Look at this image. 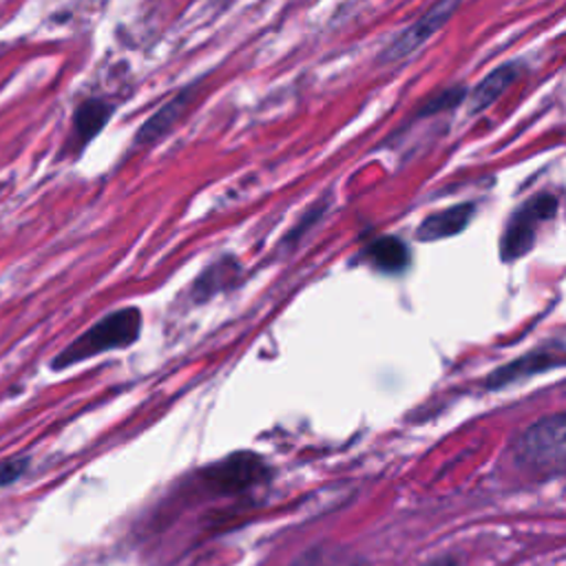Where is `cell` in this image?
I'll return each mask as SVG.
<instances>
[{"mask_svg": "<svg viewBox=\"0 0 566 566\" xmlns=\"http://www.w3.org/2000/svg\"><path fill=\"white\" fill-rule=\"evenodd\" d=\"M142 312L138 308H122L98 323H94L85 334H81L65 352L54 359V370H65L76 363L89 361L111 350H125L140 339Z\"/></svg>", "mask_w": 566, "mask_h": 566, "instance_id": "obj_1", "label": "cell"}, {"mask_svg": "<svg viewBox=\"0 0 566 566\" xmlns=\"http://www.w3.org/2000/svg\"><path fill=\"white\" fill-rule=\"evenodd\" d=\"M515 460L540 473L566 469V414L544 416L531 423L513 442Z\"/></svg>", "mask_w": 566, "mask_h": 566, "instance_id": "obj_2", "label": "cell"}, {"mask_svg": "<svg viewBox=\"0 0 566 566\" xmlns=\"http://www.w3.org/2000/svg\"><path fill=\"white\" fill-rule=\"evenodd\" d=\"M557 211V200L551 193H540L537 197L528 200L526 204H522L511 222L506 224V231L502 235V244H500V253L504 261H515L520 257H524L535 242V233L537 226L546 220H551Z\"/></svg>", "mask_w": 566, "mask_h": 566, "instance_id": "obj_3", "label": "cell"}, {"mask_svg": "<svg viewBox=\"0 0 566 566\" xmlns=\"http://www.w3.org/2000/svg\"><path fill=\"white\" fill-rule=\"evenodd\" d=\"M204 478L209 487L217 493H239L244 489H250L268 478V467L264 460L250 451H239L222 462L209 467L204 471Z\"/></svg>", "mask_w": 566, "mask_h": 566, "instance_id": "obj_4", "label": "cell"}, {"mask_svg": "<svg viewBox=\"0 0 566 566\" xmlns=\"http://www.w3.org/2000/svg\"><path fill=\"white\" fill-rule=\"evenodd\" d=\"M460 0H438V3L423 17L418 19L412 28H407L385 52H383V61L385 63H394L401 58H407L409 54H414L418 47H423L438 30H442V25L453 17V12L458 10Z\"/></svg>", "mask_w": 566, "mask_h": 566, "instance_id": "obj_5", "label": "cell"}, {"mask_svg": "<svg viewBox=\"0 0 566 566\" xmlns=\"http://www.w3.org/2000/svg\"><path fill=\"white\" fill-rule=\"evenodd\" d=\"M195 87H186L184 92H180L173 100H169L162 109H158L138 131L136 142L138 147H151L158 145L167 134L173 131V127L182 120V116L186 114V109L191 107V103L195 100Z\"/></svg>", "mask_w": 566, "mask_h": 566, "instance_id": "obj_6", "label": "cell"}, {"mask_svg": "<svg viewBox=\"0 0 566 566\" xmlns=\"http://www.w3.org/2000/svg\"><path fill=\"white\" fill-rule=\"evenodd\" d=\"M473 211H476L473 204H458V206L445 209L440 213H434L418 226L416 237L420 242H438V239L453 237L469 226Z\"/></svg>", "mask_w": 566, "mask_h": 566, "instance_id": "obj_7", "label": "cell"}, {"mask_svg": "<svg viewBox=\"0 0 566 566\" xmlns=\"http://www.w3.org/2000/svg\"><path fill=\"white\" fill-rule=\"evenodd\" d=\"M522 74V65L517 63H506L502 67H498L495 72H491L471 94L469 98V111L471 114H480L484 109H489L495 100L502 98V94L520 78Z\"/></svg>", "mask_w": 566, "mask_h": 566, "instance_id": "obj_8", "label": "cell"}, {"mask_svg": "<svg viewBox=\"0 0 566 566\" xmlns=\"http://www.w3.org/2000/svg\"><path fill=\"white\" fill-rule=\"evenodd\" d=\"M114 116V107L105 100L92 98L85 100L83 105H78L76 114H74V136L81 145L92 142L111 120Z\"/></svg>", "mask_w": 566, "mask_h": 566, "instance_id": "obj_9", "label": "cell"}, {"mask_svg": "<svg viewBox=\"0 0 566 566\" xmlns=\"http://www.w3.org/2000/svg\"><path fill=\"white\" fill-rule=\"evenodd\" d=\"M365 259L381 273L398 275L409 264V250L398 237H378L365 248Z\"/></svg>", "mask_w": 566, "mask_h": 566, "instance_id": "obj_10", "label": "cell"}, {"mask_svg": "<svg viewBox=\"0 0 566 566\" xmlns=\"http://www.w3.org/2000/svg\"><path fill=\"white\" fill-rule=\"evenodd\" d=\"M290 566H367V562L341 544H319L301 553Z\"/></svg>", "mask_w": 566, "mask_h": 566, "instance_id": "obj_11", "label": "cell"}, {"mask_svg": "<svg viewBox=\"0 0 566 566\" xmlns=\"http://www.w3.org/2000/svg\"><path fill=\"white\" fill-rule=\"evenodd\" d=\"M559 365L551 354H528L524 359H517V361H511L509 365L500 367L498 372H493L487 381L489 387H502L506 383H513V381H520V378H526V376H533V374H540L548 367H555Z\"/></svg>", "mask_w": 566, "mask_h": 566, "instance_id": "obj_12", "label": "cell"}, {"mask_svg": "<svg viewBox=\"0 0 566 566\" xmlns=\"http://www.w3.org/2000/svg\"><path fill=\"white\" fill-rule=\"evenodd\" d=\"M462 98H464V89H462V87L447 89V92L438 94L436 98H431V100L425 105V109H423L420 114H423V116H434V114H440V111L453 109Z\"/></svg>", "mask_w": 566, "mask_h": 566, "instance_id": "obj_13", "label": "cell"}, {"mask_svg": "<svg viewBox=\"0 0 566 566\" xmlns=\"http://www.w3.org/2000/svg\"><path fill=\"white\" fill-rule=\"evenodd\" d=\"M28 467H30V460L25 456H17V458L0 462V487H8L12 482L21 480L23 473L28 471Z\"/></svg>", "mask_w": 566, "mask_h": 566, "instance_id": "obj_14", "label": "cell"}, {"mask_svg": "<svg viewBox=\"0 0 566 566\" xmlns=\"http://www.w3.org/2000/svg\"><path fill=\"white\" fill-rule=\"evenodd\" d=\"M423 566H458V559L451 555H442V557H434V559L425 562Z\"/></svg>", "mask_w": 566, "mask_h": 566, "instance_id": "obj_15", "label": "cell"}]
</instances>
